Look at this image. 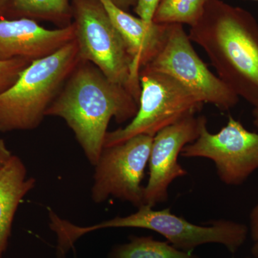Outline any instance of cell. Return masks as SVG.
Listing matches in <instances>:
<instances>
[{
    "label": "cell",
    "mask_w": 258,
    "mask_h": 258,
    "mask_svg": "<svg viewBox=\"0 0 258 258\" xmlns=\"http://www.w3.org/2000/svg\"><path fill=\"white\" fill-rule=\"evenodd\" d=\"M181 156L210 159L222 183L240 186L258 169V133L247 130L230 115L227 125L218 133L212 134L207 120L198 138L185 146Z\"/></svg>",
    "instance_id": "cell-9"
},
{
    "label": "cell",
    "mask_w": 258,
    "mask_h": 258,
    "mask_svg": "<svg viewBox=\"0 0 258 258\" xmlns=\"http://www.w3.org/2000/svg\"><path fill=\"white\" fill-rule=\"evenodd\" d=\"M115 6L120 10L128 12L132 7L135 8L139 0H109Z\"/></svg>",
    "instance_id": "cell-21"
},
{
    "label": "cell",
    "mask_w": 258,
    "mask_h": 258,
    "mask_svg": "<svg viewBox=\"0 0 258 258\" xmlns=\"http://www.w3.org/2000/svg\"><path fill=\"white\" fill-rule=\"evenodd\" d=\"M252 115H253V123L256 128H258V107L254 108L252 111Z\"/></svg>",
    "instance_id": "cell-22"
},
{
    "label": "cell",
    "mask_w": 258,
    "mask_h": 258,
    "mask_svg": "<svg viewBox=\"0 0 258 258\" xmlns=\"http://www.w3.org/2000/svg\"><path fill=\"white\" fill-rule=\"evenodd\" d=\"M154 137L138 135L103 148L95 165L91 198L95 203L113 197L140 208L144 203L142 182L149 164Z\"/></svg>",
    "instance_id": "cell-8"
},
{
    "label": "cell",
    "mask_w": 258,
    "mask_h": 258,
    "mask_svg": "<svg viewBox=\"0 0 258 258\" xmlns=\"http://www.w3.org/2000/svg\"><path fill=\"white\" fill-rule=\"evenodd\" d=\"M210 0H161L153 17L157 24H181L192 27L198 23Z\"/></svg>",
    "instance_id": "cell-15"
},
{
    "label": "cell",
    "mask_w": 258,
    "mask_h": 258,
    "mask_svg": "<svg viewBox=\"0 0 258 258\" xmlns=\"http://www.w3.org/2000/svg\"><path fill=\"white\" fill-rule=\"evenodd\" d=\"M35 184L36 180L28 176L26 166L18 156L13 155L0 170V258L8 249L19 205Z\"/></svg>",
    "instance_id": "cell-13"
},
{
    "label": "cell",
    "mask_w": 258,
    "mask_h": 258,
    "mask_svg": "<svg viewBox=\"0 0 258 258\" xmlns=\"http://www.w3.org/2000/svg\"><path fill=\"white\" fill-rule=\"evenodd\" d=\"M188 35L205 51L217 76L257 108L258 22L253 15L222 0H210Z\"/></svg>",
    "instance_id": "cell-2"
},
{
    "label": "cell",
    "mask_w": 258,
    "mask_h": 258,
    "mask_svg": "<svg viewBox=\"0 0 258 258\" xmlns=\"http://www.w3.org/2000/svg\"><path fill=\"white\" fill-rule=\"evenodd\" d=\"M144 69L169 75L189 88L204 103L214 105L220 111L232 109L240 101L200 58L181 24H169L162 48Z\"/></svg>",
    "instance_id": "cell-7"
},
{
    "label": "cell",
    "mask_w": 258,
    "mask_h": 258,
    "mask_svg": "<svg viewBox=\"0 0 258 258\" xmlns=\"http://www.w3.org/2000/svg\"><path fill=\"white\" fill-rule=\"evenodd\" d=\"M139 80L141 95L137 115L124 128L108 132L103 148L136 136L154 137L159 131L186 115L195 114L203 106L195 93L169 75L144 69Z\"/></svg>",
    "instance_id": "cell-5"
},
{
    "label": "cell",
    "mask_w": 258,
    "mask_h": 258,
    "mask_svg": "<svg viewBox=\"0 0 258 258\" xmlns=\"http://www.w3.org/2000/svg\"><path fill=\"white\" fill-rule=\"evenodd\" d=\"M126 47L132 60V96L138 102L141 95L140 71L150 63L162 48L167 36V24L144 21L117 8L109 0H100Z\"/></svg>",
    "instance_id": "cell-12"
},
{
    "label": "cell",
    "mask_w": 258,
    "mask_h": 258,
    "mask_svg": "<svg viewBox=\"0 0 258 258\" xmlns=\"http://www.w3.org/2000/svg\"><path fill=\"white\" fill-rule=\"evenodd\" d=\"M252 1H256V2H258V0H252Z\"/></svg>",
    "instance_id": "cell-24"
},
{
    "label": "cell",
    "mask_w": 258,
    "mask_h": 258,
    "mask_svg": "<svg viewBox=\"0 0 258 258\" xmlns=\"http://www.w3.org/2000/svg\"><path fill=\"white\" fill-rule=\"evenodd\" d=\"M160 1L161 0H139L137 6L134 8V11L139 18L148 23H151Z\"/></svg>",
    "instance_id": "cell-18"
},
{
    "label": "cell",
    "mask_w": 258,
    "mask_h": 258,
    "mask_svg": "<svg viewBox=\"0 0 258 258\" xmlns=\"http://www.w3.org/2000/svg\"><path fill=\"white\" fill-rule=\"evenodd\" d=\"M207 118L203 115H186L154 137L149 160V178L144 186V203L154 208L166 203L171 183L187 175L178 158L185 146L192 143L200 136Z\"/></svg>",
    "instance_id": "cell-10"
},
{
    "label": "cell",
    "mask_w": 258,
    "mask_h": 258,
    "mask_svg": "<svg viewBox=\"0 0 258 258\" xmlns=\"http://www.w3.org/2000/svg\"><path fill=\"white\" fill-rule=\"evenodd\" d=\"M15 11L32 18L50 20L62 28L71 25L72 0H12Z\"/></svg>",
    "instance_id": "cell-16"
},
{
    "label": "cell",
    "mask_w": 258,
    "mask_h": 258,
    "mask_svg": "<svg viewBox=\"0 0 258 258\" xmlns=\"http://www.w3.org/2000/svg\"><path fill=\"white\" fill-rule=\"evenodd\" d=\"M146 229L157 232L165 237L174 247L191 252L199 246L208 243L221 244L231 253L235 254L244 243L248 228L239 222L227 220H214L210 225H195L184 217L171 213L170 208L154 210L152 207L142 205L137 212L125 217H115L109 220L88 227L70 223L66 229L68 237L76 242L88 232L105 228Z\"/></svg>",
    "instance_id": "cell-4"
},
{
    "label": "cell",
    "mask_w": 258,
    "mask_h": 258,
    "mask_svg": "<svg viewBox=\"0 0 258 258\" xmlns=\"http://www.w3.org/2000/svg\"><path fill=\"white\" fill-rule=\"evenodd\" d=\"M128 242L112 248L108 258H200L174 247L168 241L154 240L152 236H134Z\"/></svg>",
    "instance_id": "cell-14"
},
{
    "label": "cell",
    "mask_w": 258,
    "mask_h": 258,
    "mask_svg": "<svg viewBox=\"0 0 258 258\" xmlns=\"http://www.w3.org/2000/svg\"><path fill=\"white\" fill-rule=\"evenodd\" d=\"M76 39L74 23L55 30L30 18L0 20V60L43 58Z\"/></svg>",
    "instance_id": "cell-11"
},
{
    "label": "cell",
    "mask_w": 258,
    "mask_h": 258,
    "mask_svg": "<svg viewBox=\"0 0 258 258\" xmlns=\"http://www.w3.org/2000/svg\"><path fill=\"white\" fill-rule=\"evenodd\" d=\"M249 230L253 241L252 254L254 257L258 258V203L249 214Z\"/></svg>",
    "instance_id": "cell-19"
},
{
    "label": "cell",
    "mask_w": 258,
    "mask_h": 258,
    "mask_svg": "<svg viewBox=\"0 0 258 258\" xmlns=\"http://www.w3.org/2000/svg\"><path fill=\"white\" fill-rule=\"evenodd\" d=\"M138 109V102L125 88L111 82L91 62L80 61L45 116L62 118L95 166L112 118L124 123L133 119Z\"/></svg>",
    "instance_id": "cell-1"
},
{
    "label": "cell",
    "mask_w": 258,
    "mask_h": 258,
    "mask_svg": "<svg viewBox=\"0 0 258 258\" xmlns=\"http://www.w3.org/2000/svg\"><path fill=\"white\" fill-rule=\"evenodd\" d=\"M13 156V153L7 147L5 141L0 139V170L8 164Z\"/></svg>",
    "instance_id": "cell-20"
},
{
    "label": "cell",
    "mask_w": 258,
    "mask_h": 258,
    "mask_svg": "<svg viewBox=\"0 0 258 258\" xmlns=\"http://www.w3.org/2000/svg\"><path fill=\"white\" fill-rule=\"evenodd\" d=\"M76 39L43 58L32 61L16 82L0 93V132L33 130L79 63Z\"/></svg>",
    "instance_id": "cell-3"
},
{
    "label": "cell",
    "mask_w": 258,
    "mask_h": 258,
    "mask_svg": "<svg viewBox=\"0 0 258 258\" xmlns=\"http://www.w3.org/2000/svg\"><path fill=\"white\" fill-rule=\"evenodd\" d=\"M25 59L15 58L8 60H0V93L11 87L24 69L30 64Z\"/></svg>",
    "instance_id": "cell-17"
},
{
    "label": "cell",
    "mask_w": 258,
    "mask_h": 258,
    "mask_svg": "<svg viewBox=\"0 0 258 258\" xmlns=\"http://www.w3.org/2000/svg\"><path fill=\"white\" fill-rule=\"evenodd\" d=\"M72 10L80 60L91 62L132 95V60L101 2L72 0Z\"/></svg>",
    "instance_id": "cell-6"
},
{
    "label": "cell",
    "mask_w": 258,
    "mask_h": 258,
    "mask_svg": "<svg viewBox=\"0 0 258 258\" xmlns=\"http://www.w3.org/2000/svg\"><path fill=\"white\" fill-rule=\"evenodd\" d=\"M8 0H0V10L3 9L8 3Z\"/></svg>",
    "instance_id": "cell-23"
}]
</instances>
